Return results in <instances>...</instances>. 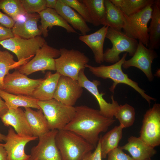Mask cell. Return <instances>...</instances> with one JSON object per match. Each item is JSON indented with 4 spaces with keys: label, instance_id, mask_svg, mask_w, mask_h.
Wrapping results in <instances>:
<instances>
[{
    "label": "cell",
    "instance_id": "obj_1",
    "mask_svg": "<svg viewBox=\"0 0 160 160\" xmlns=\"http://www.w3.org/2000/svg\"><path fill=\"white\" fill-rule=\"evenodd\" d=\"M74 116L64 129L78 134L95 148L100 133L106 132L115 121L103 116L99 110L85 105L75 107Z\"/></svg>",
    "mask_w": 160,
    "mask_h": 160
},
{
    "label": "cell",
    "instance_id": "obj_2",
    "mask_svg": "<svg viewBox=\"0 0 160 160\" xmlns=\"http://www.w3.org/2000/svg\"><path fill=\"white\" fill-rule=\"evenodd\" d=\"M55 140L62 160H83L95 148L80 136L64 129L58 130Z\"/></svg>",
    "mask_w": 160,
    "mask_h": 160
},
{
    "label": "cell",
    "instance_id": "obj_3",
    "mask_svg": "<svg viewBox=\"0 0 160 160\" xmlns=\"http://www.w3.org/2000/svg\"><path fill=\"white\" fill-rule=\"evenodd\" d=\"M127 53L126 52L124 54L118 61L112 65L107 66L101 65L99 66L95 67L87 64L85 67L88 68L93 74L98 77L104 79L108 78L113 81V82L109 88L113 95L115 88L118 84H125L133 88L150 104L151 100L155 101L156 99L146 94L144 90L139 86L137 83L129 78L128 75L122 71V65L126 60Z\"/></svg>",
    "mask_w": 160,
    "mask_h": 160
},
{
    "label": "cell",
    "instance_id": "obj_4",
    "mask_svg": "<svg viewBox=\"0 0 160 160\" xmlns=\"http://www.w3.org/2000/svg\"><path fill=\"white\" fill-rule=\"evenodd\" d=\"M37 103L47 120L50 130L63 129L75 114V107L66 105L54 98L38 100Z\"/></svg>",
    "mask_w": 160,
    "mask_h": 160
},
{
    "label": "cell",
    "instance_id": "obj_5",
    "mask_svg": "<svg viewBox=\"0 0 160 160\" xmlns=\"http://www.w3.org/2000/svg\"><path fill=\"white\" fill-rule=\"evenodd\" d=\"M152 5H148L139 12L129 16L122 12L124 23L123 32L129 37L138 39L146 47L149 42L148 24L151 18Z\"/></svg>",
    "mask_w": 160,
    "mask_h": 160
},
{
    "label": "cell",
    "instance_id": "obj_6",
    "mask_svg": "<svg viewBox=\"0 0 160 160\" xmlns=\"http://www.w3.org/2000/svg\"><path fill=\"white\" fill-rule=\"evenodd\" d=\"M60 55L55 59V71L61 75L78 80L80 71L85 69L89 61L84 53L73 49H59Z\"/></svg>",
    "mask_w": 160,
    "mask_h": 160
},
{
    "label": "cell",
    "instance_id": "obj_7",
    "mask_svg": "<svg viewBox=\"0 0 160 160\" xmlns=\"http://www.w3.org/2000/svg\"><path fill=\"white\" fill-rule=\"evenodd\" d=\"M112 44L111 48L107 49L104 52V60L113 64L120 59L119 55L123 52L128 53L132 56L137 49L138 42L137 40L127 36L121 31L108 27L106 35Z\"/></svg>",
    "mask_w": 160,
    "mask_h": 160
},
{
    "label": "cell",
    "instance_id": "obj_8",
    "mask_svg": "<svg viewBox=\"0 0 160 160\" xmlns=\"http://www.w3.org/2000/svg\"><path fill=\"white\" fill-rule=\"evenodd\" d=\"M60 55L59 50L49 45L46 42L31 60L17 68V70L26 76L38 71H55V59Z\"/></svg>",
    "mask_w": 160,
    "mask_h": 160
},
{
    "label": "cell",
    "instance_id": "obj_9",
    "mask_svg": "<svg viewBox=\"0 0 160 160\" xmlns=\"http://www.w3.org/2000/svg\"><path fill=\"white\" fill-rule=\"evenodd\" d=\"M46 42L44 38L41 36L29 39L15 36L0 41V45L14 53L18 61L28 62Z\"/></svg>",
    "mask_w": 160,
    "mask_h": 160
},
{
    "label": "cell",
    "instance_id": "obj_10",
    "mask_svg": "<svg viewBox=\"0 0 160 160\" xmlns=\"http://www.w3.org/2000/svg\"><path fill=\"white\" fill-rule=\"evenodd\" d=\"M139 138L154 148L160 145V105L155 103L147 110L142 121Z\"/></svg>",
    "mask_w": 160,
    "mask_h": 160
},
{
    "label": "cell",
    "instance_id": "obj_11",
    "mask_svg": "<svg viewBox=\"0 0 160 160\" xmlns=\"http://www.w3.org/2000/svg\"><path fill=\"white\" fill-rule=\"evenodd\" d=\"M42 79H31L16 70L5 76L2 90L11 94L31 97Z\"/></svg>",
    "mask_w": 160,
    "mask_h": 160
},
{
    "label": "cell",
    "instance_id": "obj_12",
    "mask_svg": "<svg viewBox=\"0 0 160 160\" xmlns=\"http://www.w3.org/2000/svg\"><path fill=\"white\" fill-rule=\"evenodd\" d=\"M85 69L80 72L78 79L80 85L86 89L95 98L100 108L99 111L104 116L111 119H113L115 114L119 106L116 101L114 100L113 95L111 96L112 103H108L103 97L105 93H100L98 86L100 84V82L97 80H89L84 73Z\"/></svg>",
    "mask_w": 160,
    "mask_h": 160
},
{
    "label": "cell",
    "instance_id": "obj_13",
    "mask_svg": "<svg viewBox=\"0 0 160 160\" xmlns=\"http://www.w3.org/2000/svg\"><path fill=\"white\" fill-rule=\"evenodd\" d=\"M57 131L50 130L39 137L38 144L31 150L28 160H62L55 140Z\"/></svg>",
    "mask_w": 160,
    "mask_h": 160
},
{
    "label": "cell",
    "instance_id": "obj_14",
    "mask_svg": "<svg viewBox=\"0 0 160 160\" xmlns=\"http://www.w3.org/2000/svg\"><path fill=\"white\" fill-rule=\"evenodd\" d=\"M83 92L82 87L78 80L60 75L53 98L66 105L73 106Z\"/></svg>",
    "mask_w": 160,
    "mask_h": 160
},
{
    "label": "cell",
    "instance_id": "obj_15",
    "mask_svg": "<svg viewBox=\"0 0 160 160\" xmlns=\"http://www.w3.org/2000/svg\"><path fill=\"white\" fill-rule=\"evenodd\" d=\"M38 138L33 136L19 135L15 132L13 127L9 126L5 143L3 144L7 154V160H28L30 155L25 153V146L29 142Z\"/></svg>",
    "mask_w": 160,
    "mask_h": 160
},
{
    "label": "cell",
    "instance_id": "obj_16",
    "mask_svg": "<svg viewBox=\"0 0 160 160\" xmlns=\"http://www.w3.org/2000/svg\"><path fill=\"white\" fill-rule=\"evenodd\" d=\"M157 57L154 50L147 48L141 42L139 41L136 51L130 59L125 60L122 67L125 69L131 67L139 68L146 75L148 80L151 81L154 79L151 69L153 60Z\"/></svg>",
    "mask_w": 160,
    "mask_h": 160
},
{
    "label": "cell",
    "instance_id": "obj_17",
    "mask_svg": "<svg viewBox=\"0 0 160 160\" xmlns=\"http://www.w3.org/2000/svg\"><path fill=\"white\" fill-rule=\"evenodd\" d=\"M0 118L5 126L12 127L17 134L33 136L25 112L21 108L9 109Z\"/></svg>",
    "mask_w": 160,
    "mask_h": 160
},
{
    "label": "cell",
    "instance_id": "obj_18",
    "mask_svg": "<svg viewBox=\"0 0 160 160\" xmlns=\"http://www.w3.org/2000/svg\"><path fill=\"white\" fill-rule=\"evenodd\" d=\"M39 14L41 19V23L39 28L45 37H47L48 35L47 28H51L54 26L63 28L68 33H76V31L55 9L47 8Z\"/></svg>",
    "mask_w": 160,
    "mask_h": 160
},
{
    "label": "cell",
    "instance_id": "obj_19",
    "mask_svg": "<svg viewBox=\"0 0 160 160\" xmlns=\"http://www.w3.org/2000/svg\"><path fill=\"white\" fill-rule=\"evenodd\" d=\"M108 26H103L96 32L79 36V39L87 45L92 51L95 62L101 64L104 61L103 45Z\"/></svg>",
    "mask_w": 160,
    "mask_h": 160
},
{
    "label": "cell",
    "instance_id": "obj_20",
    "mask_svg": "<svg viewBox=\"0 0 160 160\" xmlns=\"http://www.w3.org/2000/svg\"><path fill=\"white\" fill-rule=\"evenodd\" d=\"M55 10L74 30H78L82 35L87 34L90 31L84 19L62 0H57Z\"/></svg>",
    "mask_w": 160,
    "mask_h": 160
},
{
    "label": "cell",
    "instance_id": "obj_21",
    "mask_svg": "<svg viewBox=\"0 0 160 160\" xmlns=\"http://www.w3.org/2000/svg\"><path fill=\"white\" fill-rule=\"evenodd\" d=\"M23 21H17L12 29L15 36L29 39L41 36V32L37 23L40 18L39 14H27Z\"/></svg>",
    "mask_w": 160,
    "mask_h": 160
},
{
    "label": "cell",
    "instance_id": "obj_22",
    "mask_svg": "<svg viewBox=\"0 0 160 160\" xmlns=\"http://www.w3.org/2000/svg\"><path fill=\"white\" fill-rule=\"evenodd\" d=\"M120 147L128 152L134 160L151 159L157 153L154 148L148 145L139 137L134 136L129 137L127 143Z\"/></svg>",
    "mask_w": 160,
    "mask_h": 160
},
{
    "label": "cell",
    "instance_id": "obj_23",
    "mask_svg": "<svg viewBox=\"0 0 160 160\" xmlns=\"http://www.w3.org/2000/svg\"><path fill=\"white\" fill-rule=\"evenodd\" d=\"M60 75L56 72L54 73H52L50 71L48 72L31 97L37 100L41 101L53 99Z\"/></svg>",
    "mask_w": 160,
    "mask_h": 160
},
{
    "label": "cell",
    "instance_id": "obj_24",
    "mask_svg": "<svg viewBox=\"0 0 160 160\" xmlns=\"http://www.w3.org/2000/svg\"><path fill=\"white\" fill-rule=\"evenodd\" d=\"M25 108L24 112L33 136L39 138L50 130L41 109L36 111L30 108Z\"/></svg>",
    "mask_w": 160,
    "mask_h": 160
},
{
    "label": "cell",
    "instance_id": "obj_25",
    "mask_svg": "<svg viewBox=\"0 0 160 160\" xmlns=\"http://www.w3.org/2000/svg\"><path fill=\"white\" fill-rule=\"evenodd\" d=\"M152 7L151 20L148 28V47L149 49L154 50L158 49L160 45V0H155Z\"/></svg>",
    "mask_w": 160,
    "mask_h": 160
},
{
    "label": "cell",
    "instance_id": "obj_26",
    "mask_svg": "<svg viewBox=\"0 0 160 160\" xmlns=\"http://www.w3.org/2000/svg\"><path fill=\"white\" fill-rule=\"evenodd\" d=\"M0 97L4 100L9 109L21 107L41 109L37 104L38 100L31 96L11 94L0 89Z\"/></svg>",
    "mask_w": 160,
    "mask_h": 160
},
{
    "label": "cell",
    "instance_id": "obj_27",
    "mask_svg": "<svg viewBox=\"0 0 160 160\" xmlns=\"http://www.w3.org/2000/svg\"><path fill=\"white\" fill-rule=\"evenodd\" d=\"M123 128L120 124L115 126L103 136H100V139L102 159H105L110 151L118 147L122 137Z\"/></svg>",
    "mask_w": 160,
    "mask_h": 160
},
{
    "label": "cell",
    "instance_id": "obj_28",
    "mask_svg": "<svg viewBox=\"0 0 160 160\" xmlns=\"http://www.w3.org/2000/svg\"><path fill=\"white\" fill-rule=\"evenodd\" d=\"M80 1L87 7L92 21V24L97 26L106 25V10L104 0H82Z\"/></svg>",
    "mask_w": 160,
    "mask_h": 160
},
{
    "label": "cell",
    "instance_id": "obj_29",
    "mask_svg": "<svg viewBox=\"0 0 160 160\" xmlns=\"http://www.w3.org/2000/svg\"><path fill=\"white\" fill-rule=\"evenodd\" d=\"M104 5L106 10V25L121 31L124 24L122 11L110 0H104Z\"/></svg>",
    "mask_w": 160,
    "mask_h": 160
},
{
    "label": "cell",
    "instance_id": "obj_30",
    "mask_svg": "<svg viewBox=\"0 0 160 160\" xmlns=\"http://www.w3.org/2000/svg\"><path fill=\"white\" fill-rule=\"evenodd\" d=\"M127 16L135 14L147 6L153 4L155 0H110Z\"/></svg>",
    "mask_w": 160,
    "mask_h": 160
},
{
    "label": "cell",
    "instance_id": "obj_31",
    "mask_svg": "<svg viewBox=\"0 0 160 160\" xmlns=\"http://www.w3.org/2000/svg\"><path fill=\"white\" fill-rule=\"evenodd\" d=\"M27 62L23 61L15 62L13 56L9 52L0 50V89H2L4 79L10 70L17 68Z\"/></svg>",
    "mask_w": 160,
    "mask_h": 160
},
{
    "label": "cell",
    "instance_id": "obj_32",
    "mask_svg": "<svg viewBox=\"0 0 160 160\" xmlns=\"http://www.w3.org/2000/svg\"><path fill=\"white\" fill-rule=\"evenodd\" d=\"M0 9L15 22L18 21L19 17L27 14L21 0H0Z\"/></svg>",
    "mask_w": 160,
    "mask_h": 160
},
{
    "label": "cell",
    "instance_id": "obj_33",
    "mask_svg": "<svg viewBox=\"0 0 160 160\" xmlns=\"http://www.w3.org/2000/svg\"><path fill=\"white\" fill-rule=\"evenodd\" d=\"M124 128L132 126L135 119V111L134 108L125 103L119 106L114 115Z\"/></svg>",
    "mask_w": 160,
    "mask_h": 160
},
{
    "label": "cell",
    "instance_id": "obj_34",
    "mask_svg": "<svg viewBox=\"0 0 160 160\" xmlns=\"http://www.w3.org/2000/svg\"><path fill=\"white\" fill-rule=\"evenodd\" d=\"M27 14L39 13L47 8L46 0H21Z\"/></svg>",
    "mask_w": 160,
    "mask_h": 160
},
{
    "label": "cell",
    "instance_id": "obj_35",
    "mask_svg": "<svg viewBox=\"0 0 160 160\" xmlns=\"http://www.w3.org/2000/svg\"><path fill=\"white\" fill-rule=\"evenodd\" d=\"M64 3L76 11L86 22L92 24L90 17L85 5L80 0H62Z\"/></svg>",
    "mask_w": 160,
    "mask_h": 160
},
{
    "label": "cell",
    "instance_id": "obj_36",
    "mask_svg": "<svg viewBox=\"0 0 160 160\" xmlns=\"http://www.w3.org/2000/svg\"><path fill=\"white\" fill-rule=\"evenodd\" d=\"M107 156V160H134L129 155L125 153L120 146L110 151Z\"/></svg>",
    "mask_w": 160,
    "mask_h": 160
},
{
    "label": "cell",
    "instance_id": "obj_37",
    "mask_svg": "<svg viewBox=\"0 0 160 160\" xmlns=\"http://www.w3.org/2000/svg\"><path fill=\"white\" fill-rule=\"evenodd\" d=\"M101 144L99 138L94 151L88 153L85 156V160H102L101 153Z\"/></svg>",
    "mask_w": 160,
    "mask_h": 160
},
{
    "label": "cell",
    "instance_id": "obj_38",
    "mask_svg": "<svg viewBox=\"0 0 160 160\" xmlns=\"http://www.w3.org/2000/svg\"><path fill=\"white\" fill-rule=\"evenodd\" d=\"M15 21L8 15L0 11V24L6 27L12 28Z\"/></svg>",
    "mask_w": 160,
    "mask_h": 160
},
{
    "label": "cell",
    "instance_id": "obj_39",
    "mask_svg": "<svg viewBox=\"0 0 160 160\" xmlns=\"http://www.w3.org/2000/svg\"><path fill=\"white\" fill-rule=\"evenodd\" d=\"M14 37L12 29L4 27L0 24V41Z\"/></svg>",
    "mask_w": 160,
    "mask_h": 160
},
{
    "label": "cell",
    "instance_id": "obj_40",
    "mask_svg": "<svg viewBox=\"0 0 160 160\" xmlns=\"http://www.w3.org/2000/svg\"><path fill=\"white\" fill-rule=\"evenodd\" d=\"M8 109L5 102L0 97V118L7 112Z\"/></svg>",
    "mask_w": 160,
    "mask_h": 160
},
{
    "label": "cell",
    "instance_id": "obj_41",
    "mask_svg": "<svg viewBox=\"0 0 160 160\" xmlns=\"http://www.w3.org/2000/svg\"><path fill=\"white\" fill-rule=\"evenodd\" d=\"M0 160H7V154L3 144L0 143Z\"/></svg>",
    "mask_w": 160,
    "mask_h": 160
},
{
    "label": "cell",
    "instance_id": "obj_42",
    "mask_svg": "<svg viewBox=\"0 0 160 160\" xmlns=\"http://www.w3.org/2000/svg\"><path fill=\"white\" fill-rule=\"evenodd\" d=\"M57 0H46L47 8L55 9Z\"/></svg>",
    "mask_w": 160,
    "mask_h": 160
},
{
    "label": "cell",
    "instance_id": "obj_43",
    "mask_svg": "<svg viewBox=\"0 0 160 160\" xmlns=\"http://www.w3.org/2000/svg\"><path fill=\"white\" fill-rule=\"evenodd\" d=\"M6 135H4L0 132V143L3 141L5 142Z\"/></svg>",
    "mask_w": 160,
    "mask_h": 160
},
{
    "label": "cell",
    "instance_id": "obj_44",
    "mask_svg": "<svg viewBox=\"0 0 160 160\" xmlns=\"http://www.w3.org/2000/svg\"><path fill=\"white\" fill-rule=\"evenodd\" d=\"M145 160H151V159H148Z\"/></svg>",
    "mask_w": 160,
    "mask_h": 160
},
{
    "label": "cell",
    "instance_id": "obj_45",
    "mask_svg": "<svg viewBox=\"0 0 160 160\" xmlns=\"http://www.w3.org/2000/svg\"><path fill=\"white\" fill-rule=\"evenodd\" d=\"M84 157V159H83V160H85V157Z\"/></svg>",
    "mask_w": 160,
    "mask_h": 160
}]
</instances>
